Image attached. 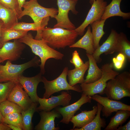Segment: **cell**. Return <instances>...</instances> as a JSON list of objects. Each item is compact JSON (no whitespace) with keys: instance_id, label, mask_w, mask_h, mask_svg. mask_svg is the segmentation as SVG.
<instances>
[{"instance_id":"6da1fadb","label":"cell","mask_w":130,"mask_h":130,"mask_svg":"<svg viewBox=\"0 0 130 130\" xmlns=\"http://www.w3.org/2000/svg\"><path fill=\"white\" fill-rule=\"evenodd\" d=\"M78 35L75 30L45 27L41 31L40 37L41 39L55 49L69 46L75 42Z\"/></svg>"},{"instance_id":"7a4b0ae2","label":"cell","mask_w":130,"mask_h":130,"mask_svg":"<svg viewBox=\"0 0 130 130\" xmlns=\"http://www.w3.org/2000/svg\"><path fill=\"white\" fill-rule=\"evenodd\" d=\"M18 40L20 42L29 46L32 52L40 58V72L42 75L45 72V66L48 59L53 58L61 60L64 57L63 54L49 46L42 39H34L30 33L28 32L24 36Z\"/></svg>"},{"instance_id":"3957f363","label":"cell","mask_w":130,"mask_h":130,"mask_svg":"<svg viewBox=\"0 0 130 130\" xmlns=\"http://www.w3.org/2000/svg\"><path fill=\"white\" fill-rule=\"evenodd\" d=\"M104 92L107 97L112 100H118L130 97V73L124 71L109 80Z\"/></svg>"},{"instance_id":"277c9868","label":"cell","mask_w":130,"mask_h":130,"mask_svg":"<svg viewBox=\"0 0 130 130\" xmlns=\"http://www.w3.org/2000/svg\"><path fill=\"white\" fill-rule=\"evenodd\" d=\"M113 67L112 63L103 65L101 68L102 75L99 79L92 83L81 84L80 87L82 93L91 96L98 94L101 95L104 94V90L107 81L114 78L119 73L113 70Z\"/></svg>"},{"instance_id":"5b68a950","label":"cell","mask_w":130,"mask_h":130,"mask_svg":"<svg viewBox=\"0 0 130 130\" xmlns=\"http://www.w3.org/2000/svg\"><path fill=\"white\" fill-rule=\"evenodd\" d=\"M40 62V59L36 56L27 62L20 65L13 64L8 60L5 65H0V82L11 81L19 83L18 78L25 70L39 66Z\"/></svg>"},{"instance_id":"8992f818","label":"cell","mask_w":130,"mask_h":130,"mask_svg":"<svg viewBox=\"0 0 130 130\" xmlns=\"http://www.w3.org/2000/svg\"><path fill=\"white\" fill-rule=\"evenodd\" d=\"M22 10L18 19L24 16L30 17L34 22H40L47 17L55 18L58 13V10L54 8H47L41 6L37 0H30L26 1L23 4Z\"/></svg>"},{"instance_id":"52a82bcc","label":"cell","mask_w":130,"mask_h":130,"mask_svg":"<svg viewBox=\"0 0 130 130\" xmlns=\"http://www.w3.org/2000/svg\"><path fill=\"white\" fill-rule=\"evenodd\" d=\"M68 71V67H65L60 75L52 81H48L45 77H42V82L45 90L43 98H48L54 93L64 90H71L82 92L80 87L76 85L71 86L68 82L66 77Z\"/></svg>"},{"instance_id":"ba28073f","label":"cell","mask_w":130,"mask_h":130,"mask_svg":"<svg viewBox=\"0 0 130 130\" xmlns=\"http://www.w3.org/2000/svg\"><path fill=\"white\" fill-rule=\"evenodd\" d=\"M78 0H57L58 13L54 18L57 23L53 27H59L71 30L76 29L75 26L70 20L68 15L70 11L74 14H77L78 12L76 10L75 6Z\"/></svg>"},{"instance_id":"9c48e42d","label":"cell","mask_w":130,"mask_h":130,"mask_svg":"<svg viewBox=\"0 0 130 130\" xmlns=\"http://www.w3.org/2000/svg\"><path fill=\"white\" fill-rule=\"evenodd\" d=\"M107 5V2L104 0L94 1L84 21L75 29L78 35H83L85 28L89 24L94 21L101 19Z\"/></svg>"},{"instance_id":"30bf717a","label":"cell","mask_w":130,"mask_h":130,"mask_svg":"<svg viewBox=\"0 0 130 130\" xmlns=\"http://www.w3.org/2000/svg\"><path fill=\"white\" fill-rule=\"evenodd\" d=\"M92 99L101 104L103 106L101 111L102 115L106 118L112 113L120 110H130V106L121 102L111 99L107 97H103L96 94L92 96Z\"/></svg>"},{"instance_id":"8fae6325","label":"cell","mask_w":130,"mask_h":130,"mask_svg":"<svg viewBox=\"0 0 130 130\" xmlns=\"http://www.w3.org/2000/svg\"><path fill=\"white\" fill-rule=\"evenodd\" d=\"M71 98L69 94L64 91L57 96H52L48 98H39L38 102L40 105L37 110L49 111L58 106H66L70 104Z\"/></svg>"},{"instance_id":"7c38bea8","label":"cell","mask_w":130,"mask_h":130,"mask_svg":"<svg viewBox=\"0 0 130 130\" xmlns=\"http://www.w3.org/2000/svg\"><path fill=\"white\" fill-rule=\"evenodd\" d=\"M25 47L24 44L18 39L6 42L0 48V58L2 62L6 60L11 62L16 60L20 57Z\"/></svg>"},{"instance_id":"4fadbf2b","label":"cell","mask_w":130,"mask_h":130,"mask_svg":"<svg viewBox=\"0 0 130 130\" xmlns=\"http://www.w3.org/2000/svg\"><path fill=\"white\" fill-rule=\"evenodd\" d=\"M42 74L40 72L34 76L27 77L22 75L18 78V82L21 85L33 102L38 103L39 97L37 90L39 83L42 82Z\"/></svg>"},{"instance_id":"5bb4252c","label":"cell","mask_w":130,"mask_h":130,"mask_svg":"<svg viewBox=\"0 0 130 130\" xmlns=\"http://www.w3.org/2000/svg\"><path fill=\"white\" fill-rule=\"evenodd\" d=\"M92 96L86 95L82 93L80 98L75 103L63 107H59L56 110L62 116L63 118L60 122L68 124L70 120L74 114L83 104L90 103L92 99Z\"/></svg>"},{"instance_id":"9a60e30c","label":"cell","mask_w":130,"mask_h":130,"mask_svg":"<svg viewBox=\"0 0 130 130\" xmlns=\"http://www.w3.org/2000/svg\"><path fill=\"white\" fill-rule=\"evenodd\" d=\"M118 34L115 30L112 29L106 40L95 50L92 55L97 63L101 62L102 59L100 56L102 54H110L115 52Z\"/></svg>"},{"instance_id":"2e32d148","label":"cell","mask_w":130,"mask_h":130,"mask_svg":"<svg viewBox=\"0 0 130 130\" xmlns=\"http://www.w3.org/2000/svg\"><path fill=\"white\" fill-rule=\"evenodd\" d=\"M7 100L14 102L25 110L33 102L19 83H16L10 92Z\"/></svg>"},{"instance_id":"e0dca14e","label":"cell","mask_w":130,"mask_h":130,"mask_svg":"<svg viewBox=\"0 0 130 130\" xmlns=\"http://www.w3.org/2000/svg\"><path fill=\"white\" fill-rule=\"evenodd\" d=\"M41 117L39 122L35 127L36 130H58L59 127L55 126L54 120L56 118H59L60 115L56 110L49 111L42 110L40 112Z\"/></svg>"},{"instance_id":"ac0fdd59","label":"cell","mask_w":130,"mask_h":130,"mask_svg":"<svg viewBox=\"0 0 130 130\" xmlns=\"http://www.w3.org/2000/svg\"><path fill=\"white\" fill-rule=\"evenodd\" d=\"M98 110L97 106H94L93 109L88 111L85 110L74 116L70 120L73 124V130L76 127L80 128L83 127L91 122L95 117Z\"/></svg>"},{"instance_id":"d6986e66","label":"cell","mask_w":130,"mask_h":130,"mask_svg":"<svg viewBox=\"0 0 130 130\" xmlns=\"http://www.w3.org/2000/svg\"><path fill=\"white\" fill-rule=\"evenodd\" d=\"M49 20L50 17H47L40 22L29 23L24 22H18L11 28L28 32L29 31H36L37 34L34 39L40 40L41 31L48 25Z\"/></svg>"},{"instance_id":"ffe728a7","label":"cell","mask_w":130,"mask_h":130,"mask_svg":"<svg viewBox=\"0 0 130 130\" xmlns=\"http://www.w3.org/2000/svg\"><path fill=\"white\" fill-rule=\"evenodd\" d=\"M122 0H112L110 3L106 6L101 20H106L115 16L122 17L124 20L130 18V13L123 12L120 10V6Z\"/></svg>"},{"instance_id":"44dd1931","label":"cell","mask_w":130,"mask_h":130,"mask_svg":"<svg viewBox=\"0 0 130 130\" xmlns=\"http://www.w3.org/2000/svg\"><path fill=\"white\" fill-rule=\"evenodd\" d=\"M69 47L82 48L86 50V53L92 55L95 49L91 26L88 27L87 32L81 39Z\"/></svg>"},{"instance_id":"7402d4cb","label":"cell","mask_w":130,"mask_h":130,"mask_svg":"<svg viewBox=\"0 0 130 130\" xmlns=\"http://www.w3.org/2000/svg\"><path fill=\"white\" fill-rule=\"evenodd\" d=\"M18 15L14 10L0 3V20L3 23L2 27L12 28L18 22Z\"/></svg>"},{"instance_id":"603a6c76","label":"cell","mask_w":130,"mask_h":130,"mask_svg":"<svg viewBox=\"0 0 130 130\" xmlns=\"http://www.w3.org/2000/svg\"><path fill=\"white\" fill-rule=\"evenodd\" d=\"M89 66V61L85 62L83 65L79 68H75L68 70L67 73L69 84L71 86H73L78 83H84V74L88 68Z\"/></svg>"},{"instance_id":"cb8c5ba5","label":"cell","mask_w":130,"mask_h":130,"mask_svg":"<svg viewBox=\"0 0 130 130\" xmlns=\"http://www.w3.org/2000/svg\"><path fill=\"white\" fill-rule=\"evenodd\" d=\"M86 55L89 59V66L88 74L84 83H90L97 81L101 78L102 71L98 66L92 55L88 53Z\"/></svg>"},{"instance_id":"d4e9b609","label":"cell","mask_w":130,"mask_h":130,"mask_svg":"<svg viewBox=\"0 0 130 130\" xmlns=\"http://www.w3.org/2000/svg\"><path fill=\"white\" fill-rule=\"evenodd\" d=\"M116 112L104 130H117L119 126L126 122L130 116V110H120Z\"/></svg>"},{"instance_id":"484cf974","label":"cell","mask_w":130,"mask_h":130,"mask_svg":"<svg viewBox=\"0 0 130 130\" xmlns=\"http://www.w3.org/2000/svg\"><path fill=\"white\" fill-rule=\"evenodd\" d=\"M98 111L95 117L90 123L83 127L75 128L72 130H101L102 128H105L106 121L105 119L101 117L100 114L102 105L98 103H97Z\"/></svg>"},{"instance_id":"4316f807","label":"cell","mask_w":130,"mask_h":130,"mask_svg":"<svg viewBox=\"0 0 130 130\" xmlns=\"http://www.w3.org/2000/svg\"><path fill=\"white\" fill-rule=\"evenodd\" d=\"M28 32L12 28L2 27L1 31V44L2 46L4 44L10 40L19 39L24 36Z\"/></svg>"},{"instance_id":"83f0119b","label":"cell","mask_w":130,"mask_h":130,"mask_svg":"<svg viewBox=\"0 0 130 130\" xmlns=\"http://www.w3.org/2000/svg\"><path fill=\"white\" fill-rule=\"evenodd\" d=\"M106 20L101 19L94 21L90 24L92 29L91 32L95 50L100 46L99 43L100 40L105 34L103 28Z\"/></svg>"},{"instance_id":"f1b7e54d","label":"cell","mask_w":130,"mask_h":130,"mask_svg":"<svg viewBox=\"0 0 130 130\" xmlns=\"http://www.w3.org/2000/svg\"><path fill=\"white\" fill-rule=\"evenodd\" d=\"M115 52L123 54L130 62V42L126 35L123 32L118 33Z\"/></svg>"},{"instance_id":"f546056e","label":"cell","mask_w":130,"mask_h":130,"mask_svg":"<svg viewBox=\"0 0 130 130\" xmlns=\"http://www.w3.org/2000/svg\"><path fill=\"white\" fill-rule=\"evenodd\" d=\"M38 103L33 102L26 109L21 112L23 126V130H31L32 129V119L34 113L37 110Z\"/></svg>"},{"instance_id":"4dcf8cb0","label":"cell","mask_w":130,"mask_h":130,"mask_svg":"<svg viewBox=\"0 0 130 130\" xmlns=\"http://www.w3.org/2000/svg\"><path fill=\"white\" fill-rule=\"evenodd\" d=\"M23 110L20 106L7 100L0 104V110L4 117L6 115L14 112L21 113Z\"/></svg>"},{"instance_id":"1f68e13d","label":"cell","mask_w":130,"mask_h":130,"mask_svg":"<svg viewBox=\"0 0 130 130\" xmlns=\"http://www.w3.org/2000/svg\"><path fill=\"white\" fill-rule=\"evenodd\" d=\"M4 123L15 125L23 130L22 118L21 113L14 112L6 115L4 117Z\"/></svg>"},{"instance_id":"d6a6232c","label":"cell","mask_w":130,"mask_h":130,"mask_svg":"<svg viewBox=\"0 0 130 130\" xmlns=\"http://www.w3.org/2000/svg\"><path fill=\"white\" fill-rule=\"evenodd\" d=\"M16 83L11 81L4 83L0 82V104L7 100L9 94Z\"/></svg>"},{"instance_id":"836d02e7","label":"cell","mask_w":130,"mask_h":130,"mask_svg":"<svg viewBox=\"0 0 130 130\" xmlns=\"http://www.w3.org/2000/svg\"><path fill=\"white\" fill-rule=\"evenodd\" d=\"M0 3L4 6L14 10L17 14L18 18L20 13L17 0H0Z\"/></svg>"},{"instance_id":"e575fe53","label":"cell","mask_w":130,"mask_h":130,"mask_svg":"<svg viewBox=\"0 0 130 130\" xmlns=\"http://www.w3.org/2000/svg\"><path fill=\"white\" fill-rule=\"evenodd\" d=\"M126 58L124 54L119 53L116 58H113V66L117 70L121 69L123 67Z\"/></svg>"},{"instance_id":"d590c367","label":"cell","mask_w":130,"mask_h":130,"mask_svg":"<svg viewBox=\"0 0 130 130\" xmlns=\"http://www.w3.org/2000/svg\"><path fill=\"white\" fill-rule=\"evenodd\" d=\"M70 62L74 66L75 68L80 67L84 63L77 50L74 51L72 53V58L70 60Z\"/></svg>"},{"instance_id":"8d00e7d4","label":"cell","mask_w":130,"mask_h":130,"mask_svg":"<svg viewBox=\"0 0 130 130\" xmlns=\"http://www.w3.org/2000/svg\"><path fill=\"white\" fill-rule=\"evenodd\" d=\"M130 120L125 125L123 126L122 125L119 126L117 128V130H130Z\"/></svg>"},{"instance_id":"74e56055","label":"cell","mask_w":130,"mask_h":130,"mask_svg":"<svg viewBox=\"0 0 130 130\" xmlns=\"http://www.w3.org/2000/svg\"><path fill=\"white\" fill-rule=\"evenodd\" d=\"M19 5V9L20 13L22 11L23 5L26 2L25 0H17Z\"/></svg>"},{"instance_id":"f35d334b","label":"cell","mask_w":130,"mask_h":130,"mask_svg":"<svg viewBox=\"0 0 130 130\" xmlns=\"http://www.w3.org/2000/svg\"><path fill=\"white\" fill-rule=\"evenodd\" d=\"M11 129L4 123H0V130H11Z\"/></svg>"},{"instance_id":"ab89813d","label":"cell","mask_w":130,"mask_h":130,"mask_svg":"<svg viewBox=\"0 0 130 130\" xmlns=\"http://www.w3.org/2000/svg\"><path fill=\"white\" fill-rule=\"evenodd\" d=\"M6 125L9 127L11 129L13 130H22V129L14 125L11 124H7Z\"/></svg>"},{"instance_id":"60d3db41","label":"cell","mask_w":130,"mask_h":130,"mask_svg":"<svg viewBox=\"0 0 130 130\" xmlns=\"http://www.w3.org/2000/svg\"><path fill=\"white\" fill-rule=\"evenodd\" d=\"M3 24V22L2 20H0V48H1L2 46L1 43V29Z\"/></svg>"},{"instance_id":"b9f144b4","label":"cell","mask_w":130,"mask_h":130,"mask_svg":"<svg viewBox=\"0 0 130 130\" xmlns=\"http://www.w3.org/2000/svg\"><path fill=\"white\" fill-rule=\"evenodd\" d=\"M4 117L2 116L0 110V123H3Z\"/></svg>"},{"instance_id":"7bdbcfd3","label":"cell","mask_w":130,"mask_h":130,"mask_svg":"<svg viewBox=\"0 0 130 130\" xmlns=\"http://www.w3.org/2000/svg\"><path fill=\"white\" fill-rule=\"evenodd\" d=\"M90 3L91 5L94 2V1L95 0H89Z\"/></svg>"},{"instance_id":"ee69618b","label":"cell","mask_w":130,"mask_h":130,"mask_svg":"<svg viewBox=\"0 0 130 130\" xmlns=\"http://www.w3.org/2000/svg\"><path fill=\"white\" fill-rule=\"evenodd\" d=\"M2 62V60L1 58H0V64Z\"/></svg>"}]
</instances>
